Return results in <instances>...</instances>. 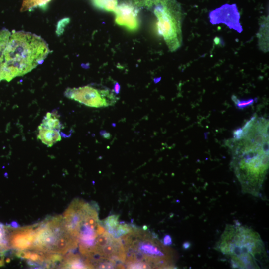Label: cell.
I'll return each mask as SVG.
<instances>
[{"label":"cell","mask_w":269,"mask_h":269,"mask_svg":"<svg viewBox=\"0 0 269 269\" xmlns=\"http://www.w3.org/2000/svg\"><path fill=\"white\" fill-rule=\"evenodd\" d=\"M49 52L48 44L40 36L12 31L4 52L2 80L9 82L28 73L41 64Z\"/></svg>","instance_id":"obj_3"},{"label":"cell","mask_w":269,"mask_h":269,"mask_svg":"<svg viewBox=\"0 0 269 269\" xmlns=\"http://www.w3.org/2000/svg\"><path fill=\"white\" fill-rule=\"evenodd\" d=\"M163 245L166 246H170L172 243V238L170 235H166L163 239Z\"/></svg>","instance_id":"obj_17"},{"label":"cell","mask_w":269,"mask_h":269,"mask_svg":"<svg viewBox=\"0 0 269 269\" xmlns=\"http://www.w3.org/2000/svg\"><path fill=\"white\" fill-rule=\"evenodd\" d=\"M5 227L0 224V252L7 248Z\"/></svg>","instance_id":"obj_16"},{"label":"cell","mask_w":269,"mask_h":269,"mask_svg":"<svg viewBox=\"0 0 269 269\" xmlns=\"http://www.w3.org/2000/svg\"><path fill=\"white\" fill-rule=\"evenodd\" d=\"M157 30L170 50L177 49L180 44V29L176 8L160 5L154 9Z\"/></svg>","instance_id":"obj_5"},{"label":"cell","mask_w":269,"mask_h":269,"mask_svg":"<svg viewBox=\"0 0 269 269\" xmlns=\"http://www.w3.org/2000/svg\"><path fill=\"white\" fill-rule=\"evenodd\" d=\"M120 85L118 83H116L114 86V92L116 93V94H118L119 93V91H120Z\"/></svg>","instance_id":"obj_18"},{"label":"cell","mask_w":269,"mask_h":269,"mask_svg":"<svg viewBox=\"0 0 269 269\" xmlns=\"http://www.w3.org/2000/svg\"><path fill=\"white\" fill-rule=\"evenodd\" d=\"M102 136H103L104 138H106V139H109L111 137L110 134L109 133H107V132L103 134Z\"/></svg>","instance_id":"obj_20"},{"label":"cell","mask_w":269,"mask_h":269,"mask_svg":"<svg viewBox=\"0 0 269 269\" xmlns=\"http://www.w3.org/2000/svg\"><path fill=\"white\" fill-rule=\"evenodd\" d=\"M126 254L128 269H171L174 267V251L146 230L132 227L120 238Z\"/></svg>","instance_id":"obj_4"},{"label":"cell","mask_w":269,"mask_h":269,"mask_svg":"<svg viewBox=\"0 0 269 269\" xmlns=\"http://www.w3.org/2000/svg\"><path fill=\"white\" fill-rule=\"evenodd\" d=\"M10 34L11 32L7 29L0 30V82L2 80L4 52Z\"/></svg>","instance_id":"obj_10"},{"label":"cell","mask_w":269,"mask_h":269,"mask_svg":"<svg viewBox=\"0 0 269 269\" xmlns=\"http://www.w3.org/2000/svg\"><path fill=\"white\" fill-rule=\"evenodd\" d=\"M52 0H23L21 11L30 10L37 7L45 6Z\"/></svg>","instance_id":"obj_12"},{"label":"cell","mask_w":269,"mask_h":269,"mask_svg":"<svg viewBox=\"0 0 269 269\" xmlns=\"http://www.w3.org/2000/svg\"><path fill=\"white\" fill-rule=\"evenodd\" d=\"M105 229L111 234L119 224L118 216L115 215L108 216L103 222Z\"/></svg>","instance_id":"obj_13"},{"label":"cell","mask_w":269,"mask_h":269,"mask_svg":"<svg viewBox=\"0 0 269 269\" xmlns=\"http://www.w3.org/2000/svg\"><path fill=\"white\" fill-rule=\"evenodd\" d=\"M232 100L234 101L236 107L239 109H243L245 107L251 105L255 101V100L252 99L246 100H240L234 96H233L232 97Z\"/></svg>","instance_id":"obj_15"},{"label":"cell","mask_w":269,"mask_h":269,"mask_svg":"<svg viewBox=\"0 0 269 269\" xmlns=\"http://www.w3.org/2000/svg\"><path fill=\"white\" fill-rule=\"evenodd\" d=\"M191 246L190 243L188 242H185L183 244V247L185 249H187L188 248H189Z\"/></svg>","instance_id":"obj_19"},{"label":"cell","mask_w":269,"mask_h":269,"mask_svg":"<svg viewBox=\"0 0 269 269\" xmlns=\"http://www.w3.org/2000/svg\"><path fill=\"white\" fill-rule=\"evenodd\" d=\"M115 22L131 31L138 28V10L136 7L128 2L120 3L115 11Z\"/></svg>","instance_id":"obj_7"},{"label":"cell","mask_w":269,"mask_h":269,"mask_svg":"<svg viewBox=\"0 0 269 269\" xmlns=\"http://www.w3.org/2000/svg\"><path fill=\"white\" fill-rule=\"evenodd\" d=\"M64 94L68 98L95 108L114 105L118 100L113 92L109 89H98L90 86L68 88Z\"/></svg>","instance_id":"obj_6"},{"label":"cell","mask_w":269,"mask_h":269,"mask_svg":"<svg viewBox=\"0 0 269 269\" xmlns=\"http://www.w3.org/2000/svg\"><path fill=\"white\" fill-rule=\"evenodd\" d=\"M215 249L228 259L234 269H260L267 261L260 235L239 223L226 225Z\"/></svg>","instance_id":"obj_2"},{"label":"cell","mask_w":269,"mask_h":269,"mask_svg":"<svg viewBox=\"0 0 269 269\" xmlns=\"http://www.w3.org/2000/svg\"><path fill=\"white\" fill-rule=\"evenodd\" d=\"M91 1L97 8L109 12H114L118 6V0H91Z\"/></svg>","instance_id":"obj_11"},{"label":"cell","mask_w":269,"mask_h":269,"mask_svg":"<svg viewBox=\"0 0 269 269\" xmlns=\"http://www.w3.org/2000/svg\"><path fill=\"white\" fill-rule=\"evenodd\" d=\"M40 126L44 128L60 131L62 125L57 114L54 112H48L43 119Z\"/></svg>","instance_id":"obj_9"},{"label":"cell","mask_w":269,"mask_h":269,"mask_svg":"<svg viewBox=\"0 0 269 269\" xmlns=\"http://www.w3.org/2000/svg\"><path fill=\"white\" fill-rule=\"evenodd\" d=\"M135 7H151L154 5L160 4L162 0H127Z\"/></svg>","instance_id":"obj_14"},{"label":"cell","mask_w":269,"mask_h":269,"mask_svg":"<svg viewBox=\"0 0 269 269\" xmlns=\"http://www.w3.org/2000/svg\"><path fill=\"white\" fill-rule=\"evenodd\" d=\"M38 128V138L48 147L52 146L62 139L59 130L44 128L40 125Z\"/></svg>","instance_id":"obj_8"},{"label":"cell","mask_w":269,"mask_h":269,"mask_svg":"<svg viewBox=\"0 0 269 269\" xmlns=\"http://www.w3.org/2000/svg\"><path fill=\"white\" fill-rule=\"evenodd\" d=\"M269 127L268 119L254 115L227 142L242 191L254 196L259 195L268 171Z\"/></svg>","instance_id":"obj_1"}]
</instances>
